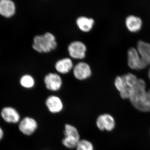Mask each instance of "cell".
Listing matches in <instances>:
<instances>
[{"instance_id": "cell-12", "label": "cell", "mask_w": 150, "mask_h": 150, "mask_svg": "<svg viewBox=\"0 0 150 150\" xmlns=\"http://www.w3.org/2000/svg\"><path fill=\"white\" fill-rule=\"evenodd\" d=\"M74 74L76 79L79 80H83L90 76L91 74V69L86 63L80 62L75 66Z\"/></svg>"}, {"instance_id": "cell-8", "label": "cell", "mask_w": 150, "mask_h": 150, "mask_svg": "<svg viewBox=\"0 0 150 150\" xmlns=\"http://www.w3.org/2000/svg\"><path fill=\"white\" fill-rule=\"evenodd\" d=\"M44 83L46 88L51 91H57L62 88V81L59 75L49 73L44 78Z\"/></svg>"}, {"instance_id": "cell-13", "label": "cell", "mask_w": 150, "mask_h": 150, "mask_svg": "<svg viewBox=\"0 0 150 150\" xmlns=\"http://www.w3.org/2000/svg\"><path fill=\"white\" fill-rule=\"evenodd\" d=\"M16 12V6L14 3L11 0L0 1V15L8 18L13 16Z\"/></svg>"}, {"instance_id": "cell-19", "label": "cell", "mask_w": 150, "mask_h": 150, "mask_svg": "<svg viewBox=\"0 0 150 150\" xmlns=\"http://www.w3.org/2000/svg\"><path fill=\"white\" fill-rule=\"evenodd\" d=\"M122 76L123 77L126 85L131 88L134 87L137 84L139 80L137 76L131 73H128L123 75Z\"/></svg>"}, {"instance_id": "cell-10", "label": "cell", "mask_w": 150, "mask_h": 150, "mask_svg": "<svg viewBox=\"0 0 150 150\" xmlns=\"http://www.w3.org/2000/svg\"><path fill=\"white\" fill-rule=\"evenodd\" d=\"M128 63L129 67L134 69L145 68L138 51L134 47H131L128 50Z\"/></svg>"}, {"instance_id": "cell-22", "label": "cell", "mask_w": 150, "mask_h": 150, "mask_svg": "<svg viewBox=\"0 0 150 150\" xmlns=\"http://www.w3.org/2000/svg\"><path fill=\"white\" fill-rule=\"evenodd\" d=\"M149 79H150V68L149 70Z\"/></svg>"}, {"instance_id": "cell-4", "label": "cell", "mask_w": 150, "mask_h": 150, "mask_svg": "<svg viewBox=\"0 0 150 150\" xmlns=\"http://www.w3.org/2000/svg\"><path fill=\"white\" fill-rule=\"evenodd\" d=\"M19 131L23 135L30 137L36 133L39 127L37 120L34 117L25 116L21 118L18 124Z\"/></svg>"}, {"instance_id": "cell-3", "label": "cell", "mask_w": 150, "mask_h": 150, "mask_svg": "<svg viewBox=\"0 0 150 150\" xmlns=\"http://www.w3.org/2000/svg\"><path fill=\"white\" fill-rule=\"evenodd\" d=\"M56 46L57 43L55 36L50 33L36 35L33 39V48L39 53L50 52L51 50H54Z\"/></svg>"}, {"instance_id": "cell-7", "label": "cell", "mask_w": 150, "mask_h": 150, "mask_svg": "<svg viewBox=\"0 0 150 150\" xmlns=\"http://www.w3.org/2000/svg\"><path fill=\"white\" fill-rule=\"evenodd\" d=\"M96 125L100 131H111L115 127V119L108 113L100 114L97 117Z\"/></svg>"}, {"instance_id": "cell-9", "label": "cell", "mask_w": 150, "mask_h": 150, "mask_svg": "<svg viewBox=\"0 0 150 150\" xmlns=\"http://www.w3.org/2000/svg\"><path fill=\"white\" fill-rule=\"evenodd\" d=\"M70 56L75 59H83L85 57L86 47L81 41H75L70 43L68 47Z\"/></svg>"}, {"instance_id": "cell-18", "label": "cell", "mask_w": 150, "mask_h": 150, "mask_svg": "<svg viewBox=\"0 0 150 150\" xmlns=\"http://www.w3.org/2000/svg\"><path fill=\"white\" fill-rule=\"evenodd\" d=\"M20 83L23 87L26 89L32 88L35 85V81L31 76L25 75L20 79Z\"/></svg>"}, {"instance_id": "cell-21", "label": "cell", "mask_w": 150, "mask_h": 150, "mask_svg": "<svg viewBox=\"0 0 150 150\" xmlns=\"http://www.w3.org/2000/svg\"><path fill=\"white\" fill-rule=\"evenodd\" d=\"M4 137V129L0 126V142L3 139Z\"/></svg>"}, {"instance_id": "cell-2", "label": "cell", "mask_w": 150, "mask_h": 150, "mask_svg": "<svg viewBox=\"0 0 150 150\" xmlns=\"http://www.w3.org/2000/svg\"><path fill=\"white\" fill-rule=\"evenodd\" d=\"M63 134L64 137L62 140L63 146L67 149H75L78 142L81 139L77 127L71 123H66L64 125Z\"/></svg>"}, {"instance_id": "cell-16", "label": "cell", "mask_w": 150, "mask_h": 150, "mask_svg": "<svg viewBox=\"0 0 150 150\" xmlns=\"http://www.w3.org/2000/svg\"><path fill=\"white\" fill-rule=\"evenodd\" d=\"M94 20L85 16H81L78 18L76 23L79 29L84 32H88L91 30L93 26Z\"/></svg>"}, {"instance_id": "cell-14", "label": "cell", "mask_w": 150, "mask_h": 150, "mask_svg": "<svg viewBox=\"0 0 150 150\" xmlns=\"http://www.w3.org/2000/svg\"><path fill=\"white\" fill-rule=\"evenodd\" d=\"M126 24L127 28L130 31L136 32L141 29L142 21L139 17L130 15L126 17Z\"/></svg>"}, {"instance_id": "cell-17", "label": "cell", "mask_w": 150, "mask_h": 150, "mask_svg": "<svg viewBox=\"0 0 150 150\" xmlns=\"http://www.w3.org/2000/svg\"><path fill=\"white\" fill-rule=\"evenodd\" d=\"M75 150H95L93 143L89 140L81 139L78 142Z\"/></svg>"}, {"instance_id": "cell-11", "label": "cell", "mask_w": 150, "mask_h": 150, "mask_svg": "<svg viewBox=\"0 0 150 150\" xmlns=\"http://www.w3.org/2000/svg\"><path fill=\"white\" fill-rule=\"evenodd\" d=\"M137 45V51L145 68L150 64V43L140 40Z\"/></svg>"}, {"instance_id": "cell-23", "label": "cell", "mask_w": 150, "mask_h": 150, "mask_svg": "<svg viewBox=\"0 0 150 150\" xmlns=\"http://www.w3.org/2000/svg\"></svg>"}, {"instance_id": "cell-15", "label": "cell", "mask_w": 150, "mask_h": 150, "mask_svg": "<svg viewBox=\"0 0 150 150\" xmlns=\"http://www.w3.org/2000/svg\"><path fill=\"white\" fill-rule=\"evenodd\" d=\"M73 67V62L69 58H65L59 60L55 65V68L59 72L67 74L70 71Z\"/></svg>"}, {"instance_id": "cell-20", "label": "cell", "mask_w": 150, "mask_h": 150, "mask_svg": "<svg viewBox=\"0 0 150 150\" xmlns=\"http://www.w3.org/2000/svg\"><path fill=\"white\" fill-rule=\"evenodd\" d=\"M115 87L120 92L127 88H130L126 85L122 76H118L115 78Z\"/></svg>"}, {"instance_id": "cell-5", "label": "cell", "mask_w": 150, "mask_h": 150, "mask_svg": "<svg viewBox=\"0 0 150 150\" xmlns=\"http://www.w3.org/2000/svg\"><path fill=\"white\" fill-rule=\"evenodd\" d=\"M44 104L47 110L52 114H59L64 109V103L62 98L54 95L48 96L45 100Z\"/></svg>"}, {"instance_id": "cell-6", "label": "cell", "mask_w": 150, "mask_h": 150, "mask_svg": "<svg viewBox=\"0 0 150 150\" xmlns=\"http://www.w3.org/2000/svg\"><path fill=\"white\" fill-rule=\"evenodd\" d=\"M0 115L3 121L9 124H18L22 118L18 110L11 106L3 108Z\"/></svg>"}, {"instance_id": "cell-1", "label": "cell", "mask_w": 150, "mask_h": 150, "mask_svg": "<svg viewBox=\"0 0 150 150\" xmlns=\"http://www.w3.org/2000/svg\"><path fill=\"white\" fill-rule=\"evenodd\" d=\"M130 101L135 108L143 112L150 111V89L146 90V83L142 79L131 88L129 97Z\"/></svg>"}]
</instances>
